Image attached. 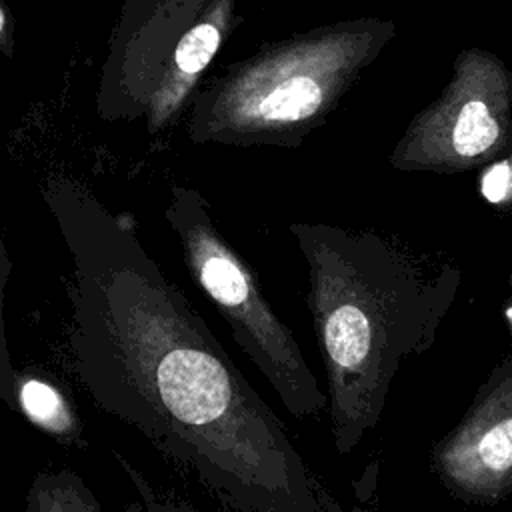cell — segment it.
Listing matches in <instances>:
<instances>
[{"instance_id": "cell-9", "label": "cell", "mask_w": 512, "mask_h": 512, "mask_svg": "<svg viewBox=\"0 0 512 512\" xmlns=\"http://www.w3.org/2000/svg\"><path fill=\"white\" fill-rule=\"evenodd\" d=\"M24 512H104L86 482L72 470H40L26 492Z\"/></svg>"}, {"instance_id": "cell-14", "label": "cell", "mask_w": 512, "mask_h": 512, "mask_svg": "<svg viewBox=\"0 0 512 512\" xmlns=\"http://www.w3.org/2000/svg\"><path fill=\"white\" fill-rule=\"evenodd\" d=\"M4 30V12H2V8H0V32Z\"/></svg>"}, {"instance_id": "cell-3", "label": "cell", "mask_w": 512, "mask_h": 512, "mask_svg": "<svg viewBox=\"0 0 512 512\" xmlns=\"http://www.w3.org/2000/svg\"><path fill=\"white\" fill-rule=\"evenodd\" d=\"M394 36V20L358 16L266 42L194 96L188 134L198 144L298 148Z\"/></svg>"}, {"instance_id": "cell-5", "label": "cell", "mask_w": 512, "mask_h": 512, "mask_svg": "<svg viewBox=\"0 0 512 512\" xmlns=\"http://www.w3.org/2000/svg\"><path fill=\"white\" fill-rule=\"evenodd\" d=\"M512 148V72L494 52L468 46L436 100L406 126L388 160L402 172L460 174Z\"/></svg>"}, {"instance_id": "cell-2", "label": "cell", "mask_w": 512, "mask_h": 512, "mask_svg": "<svg viewBox=\"0 0 512 512\" xmlns=\"http://www.w3.org/2000/svg\"><path fill=\"white\" fill-rule=\"evenodd\" d=\"M290 232L308 268L330 430L348 454L376 426L398 368L434 342L460 272L370 230L296 222Z\"/></svg>"}, {"instance_id": "cell-13", "label": "cell", "mask_w": 512, "mask_h": 512, "mask_svg": "<svg viewBox=\"0 0 512 512\" xmlns=\"http://www.w3.org/2000/svg\"><path fill=\"white\" fill-rule=\"evenodd\" d=\"M504 318H506V322L510 324V328H512V302L506 306V310H504Z\"/></svg>"}, {"instance_id": "cell-11", "label": "cell", "mask_w": 512, "mask_h": 512, "mask_svg": "<svg viewBox=\"0 0 512 512\" xmlns=\"http://www.w3.org/2000/svg\"><path fill=\"white\" fill-rule=\"evenodd\" d=\"M480 194L498 208H512V148L480 168Z\"/></svg>"}, {"instance_id": "cell-4", "label": "cell", "mask_w": 512, "mask_h": 512, "mask_svg": "<svg viewBox=\"0 0 512 512\" xmlns=\"http://www.w3.org/2000/svg\"><path fill=\"white\" fill-rule=\"evenodd\" d=\"M166 220L180 240L196 286L228 322L236 344L270 382L284 408L298 418L326 410L298 340L276 316L250 266L224 240L198 190L174 186Z\"/></svg>"}, {"instance_id": "cell-6", "label": "cell", "mask_w": 512, "mask_h": 512, "mask_svg": "<svg viewBox=\"0 0 512 512\" xmlns=\"http://www.w3.org/2000/svg\"><path fill=\"white\" fill-rule=\"evenodd\" d=\"M136 28V100L150 128L166 126L196 90L222 44L244 22L236 0H148Z\"/></svg>"}, {"instance_id": "cell-7", "label": "cell", "mask_w": 512, "mask_h": 512, "mask_svg": "<svg viewBox=\"0 0 512 512\" xmlns=\"http://www.w3.org/2000/svg\"><path fill=\"white\" fill-rule=\"evenodd\" d=\"M442 478L462 496L494 500L512 488V356L436 450Z\"/></svg>"}, {"instance_id": "cell-10", "label": "cell", "mask_w": 512, "mask_h": 512, "mask_svg": "<svg viewBox=\"0 0 512 512\" xmlns=\"http://www.w3.org/2000/svg\"><path fill=\"white\" fill-rule=\"evenodd\" d=\"M12 258L6 250L4 240L0 238V404L8 410L18 412L16 404V368L10 358L8 340H6V324H4V292L12 274Z\"/></svg>"}, {"instance_id": "cell-1", "label": "cell", "mask_w": 512, "mask_h": 512, "mask_svg": "<svg viewBox=\"0 0 512 512\" xmlns=\"http://www.w3.org/2000/svg\"><path fill=\"white\" fill-rule=\"evenodd\" d=\"M46 202L72 260L68 366L90 400L230 512H338L132 222L68 182Z\"/></svg>"}, {"instance_id": "cell-8", "label": "cell", "mask_w": 512, "mask_h": 512, "mask_svg": "<svg viewBox=\"0 0 512 512\" xmlns=\"http://www.w3.org/2000/svg\"><path fill=\"white\" fill-rule=\"evenodd\" d=\"M16 404L36 428L62 444L82 446V420L66 392L36 368L16 370Z\"/></svg>"}, {"instance_id": "cell-12", "label": "cell", "mask_w": 512, "mask_h": 512, "mask_svg": "<svg viewBox=\"0 0 512 512\" xmlns=\"http://www.w3.org/2000/svg\"><path fill=\"white\" fill-rule=\"evenodd\" d=\"M122 466L126 468L128 476L132 478V482L138 488L140 500L128 504L122 512H196L188 502L174 498V496H166V494H158L140 474L136 468H132L130 464L122 462Z\"/></svg>"}]
</instances>
